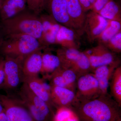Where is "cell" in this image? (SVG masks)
<instances>
[{
	"instance_id": "6da1fadb",
	"label": "cell",
	"mask_w": 121,
	"mask_h": 121,
	"mask_svg": "<svg viewBox=\"0 0 121 121\" xmlns=\"http://www.w3.org/2000/svg\"><path fill=\"white\" fill-rule=\"evenodd\" d=\"M121 107L108 94L91 100L75 101L71 109L80 121H115L121 117Z\"/></svg>"
},
{
	"instance_id": "7a4b0ae2",
	"label": "cell",
	"mask_w": 121,
	"mask_h": 121,
	"mask_svg": "<svg viewBox=\"0 0 121 121\" xmlns=\"http://www.w3.org/2000/svg\"><path fill=\"white\" fill-rule=\"evenodd\" d=\"M0 22L5 37L10 35H28L37 39L41 44L43 27L39 16L28 9Z\"/></svg>"
},
{
	"instance_id": "3957f363",
	"label": "cell",
	"mask_w": 121,
	"mask_h": 121,
	"mask_svg": "<svg viewBox=\"0 0 121 121\" xmlns=\"http://www.w3.org/2000/svg\"><path fill=\"white\" fill-rule=\"evenodd\" d=\"M46 47L37 39L26 35H10L5 37L0 48V54L24 59L29 54Z\"/></svg>"
},
{
	"instance_id": "277c9868",
	"label": "cell",
	"mask_w": 121,
	"mask_h": 121,
	"mask_svg": "<svg viewBox=\"0 0 121 121\" xmlns=\"http://www.w3.org/2000/svg\"><path fill=\"white\" fill-rule=\"evenodd\" d=\"M18 94L35 121H52L56 110L33 94L25 83Z\"/></svg>"
},
{
	"instance_id": "5b68a950",
	"label": "cell",
	"mask_w": 121,
	"mask_h": 121,
	"mask_svg": "<svg viewBox=\"0 0 121 121\" xmlns=\"http://www.w3.org/2000/svg\"><path fill=\"white\" fill-rule=\"evenodd\" d=\"M7 121H35L19 98L0 94Z\"/></svg>"
},
{
	"instance_id": "8992f818",
	"label": "cell",
	"mask_w": 121,
	"mask_h": 121,
	"mask_svg": "<svg viewBox=\"0 0 121 121\" xmlns=\"http://www.w3.org/2000/svg\"><path fill=\"white\" fill-rule=\"evenodd\" d=\"M24 59L4 56L5 78L2 89L8 91H15L23 82L22 62Z\"/></svg>"
},
{
	"instance_id": "52a82bcc",
	"label": "cell",
	"mask_w": 121,
	"mask_h": 121,
	"mask_svg": "<svg viewBox=\"0 0 121 121\" xmlns=\"http://www.w3.org/2000/svg\"><path fill=\"white\" fill-rule=\"evenodd\" d=\"M101 95L98 83L92 72L78 78L75 91L76 101L91 100Z\"/></svg>"
},
{
	"instance_id": "ba28073f",
	"label": "cell",
	"mask_w": 121,
	"mask_h": 121,
	"mask_svg": "<svg viewBox=\"0 0 121 121\" xmlns=\"http://www.w3.org/2000/svg\"><path fill=\"white\" fill-rule=\"evenodd\" d=\"M83 52L89 59L92 71L99 67L110 65L120 60L115 53L101 44L98 43L95 47L87 48Z\"/></svg>"
},
{
	"instance_id": "9c48e42d",
	"label": "cell",
	"mask_w": 121,
	"mask_h": 121,
	"mask_svg": "<svg viewBox=\"0 0 121 121\" xmlns=\"http://www.w3.org/2000/svg\"><path fill=\"white\" fill-rule=\"evenodd\" d=\"M106 19L98 13L92 11L86 13L83 27V33H86L90 43L96 41L108 24Z\"/></svg>"
},
{
	"instance_id": "30bf717a",
	"label": "cell",
	"mask_w": 121,
	"mask_h": 121,
	"mask_svg": "<svg viewBox=\"0 0 121 121\" xmlns=\"http://www.w3.org/2000/svg\"><path fill=\"white\" fill-rule=\"evenodd\" d=\"M44 9L59 23L74 29L68 13L66 0H44Z\"/></svg>"
},
{
	"instance_id": "8fae6325",
	"label": "cell",
	"mask_w": 121,
	"mask_h": 121,
	"mask_svg": "<svg viewBox=\"0 0 121 121\" xmlns=\"http://www.w3.org/2000/svg\"><path fill=\"white\" fill-rule=\"evenodd\" d=\"M50 86L51 98L56 109L61 107L71 109L76 100L75 92L67 88Z\"/></svg>"
},
{
	"instance_id": "7c38bea8",
	"label": "cell",
	"mask_w": 121,
	"mask_h": 121,
	"mask_svg": "<svg viewBox=\"0 0 121 121\" xmlns=\"http://www.w3.org/2000/svg\"><path fill=\"white\" fill-rule=\"evenodd\" d=\"M23 82L27 84L29 89L35 95L56 110L51 98L50 84L48 85L45 83L39 76L25 78Z\"/></svg>"
},
{
	"instance_id": "4fadbf2b",
	"label": "cell",
	"mask_w": 121,
	"mask_h": 121,
	"mask_svg": "<svg viewBox=\"0 0 121 121\" xmlns=\"http://www.w3.org/2000/svg\"><path fill=\"white\" fill-rule=\"evenodd\" d=\"M121 60L110 65H103L95 68L92 72L98 83L101 95L109 94L110 81L115 70L120 66Z\"/></svg>"
},
{
	"instance_id": "5bb4252c",
	"label": "cell",
	"mask_w": 121,
	"mask_h": 121,
	"mask_svg": "<svg viewBox=\"0 0 121 121\" xmlns=\"http://www.w3.org/2000/svg\"><path fill=\"white\" fill-rule=\"evenodd\" d=\"M68 13L74 29L79 35H82L86 13L83 11L79 0H66Z\"/></svg>"
},
{
	"instance_id": "9a60e30c",
	"label": "cell",
	"mask_w": 121,
	"mask_h": 121,
	"mask_svg": "<svg viewBox=\"0 0 121 121\" xmlns=\"http://www.w3.org/2000/svg\"><path fill=\"white\" fill-rule=\"evenodd\" d=\"M42 51L37 50L24 58L22 65L24 79L39 76L42 67Z\"/></svg>"
},
{
	"instance_id": "2e32d148",
	"label": "cell",
	"mask_w": 121,
	"mask_h": 121,
	"mask_svg": "<svg viewBox=\"0 0 121 121\" xmlns=\"http://www.w3.org/2000/svg\"><path fill=\"white\" fill-rule=\"evenodd\" d=\"M79 36L74 29L61 25L56 35L55 44L62 47L79 50Z\"/></svg>"
},
{
	"instance_id": "e0dca14e",
	"label": "cell",
	"mask_w": 121,
	"mask_h": 121,
	"mask_svg": "<svg viewBox=\"0 0 121 121\" xmlns=\"http://www.w3.org/2000/svg\"><path fill=\"white\" fill-rule=\"evenodd\" d=\"M26 6L24 0H5L0 8V21L15 16L25 10Z\"/></svg>"
},
{
	"instance_id": "ac0fdd59",
	"label": "cell",
	"mask_w": 121,
	"mask_h": 121,
	"mask_svg": "<svg viewBox=\"0 0 121 121\" xmlns=\"http://www.w3.org/2000/svg\"><path fill=\"white\" fill-rule=\"evenodd\" d=\"M43 50L40 73L48 78L52 73L61 66V64L59 57L56 55L52 54L48 47Z\"/></svg>"
},
{
	"instance_id": "d6986e66",
	"label": "cell",
	"mask_w": 121,
	"mask_h": 121,
	"mask_svg": "<svg viewBox=\"0 0 121 121\" xmlns=\"http://www.w3.org/2000/svg\"><path fill=\"white\" fill-rule=\"evenodd\" d=\"M78 49L60 47L56 50V55L60 60L61 66L70 69L82 53Z\"/></svg>"
},
{
	"instance_id": "ffe728a7",
	"label": "cell",
	"mask_w": 121,
	"mask_h": 121,
	"mask_svg": "<svg viewBox=\"0 0 121 121\" xmlns=\"http://www.w3.org/2000/svg\"><path fill=\"white\" fill-rule=\"evenodd\" d=\"M110 95L121 107V66L115 70L110 81Z\"/></svg>"
},
{
	"instance_id": "44dd1931",
	"label": "cell",
	"mask_w": 121,
	"mask_h": 121,
	"mask_svg": "<svg viewBox=\"0 0 121 121\" xmlns=\"http://www.w3.org/2000/svg\"><path fill=\"white\" fill-rule=\"evenodd\" d=\"M121 31V21L109 20L103 31L96 41L98 43L104 45L115 35Z\"/></svg>"
},
{
	"instance_id": "7402d4cb",
	"label": "cell",
	"mask_w": 121,
	"mask_h": 121,
	"mask_svg": "<svg viewBox=\"0 0 121 121\" xmlns=\"http://www.w3.org/2000/svg\"><path fill=\"white\" fill-rule=\"evenodd\" d=\"M98 13L106 20L121 21V8L113 0L110 1Z\"/></svg>"
},
{
	"instance_id": "603a6c76",
	"label": "cell",
	"mask_w": 121,
	"mask_h": 121,
	"mask_svg": "<svg viewBox=\"0 0 121 121\" xmlns=\"http://www.w3.org/2000/svg\"><path fill=\"white\" fill-rule=\"evenodd\" d=\"M70 69L75 73L78 78L81 76L92 71L89 59L83 52Z\"/></svg>"
},
{
	"instance_id": "cb8c5ba5",
	"label": "cell",
	"mask_w": 121,
	"mask_h": 121,
	"mask_svg": "<svg viewBox=\"0 0 121 121\" xmlns=\"http://www.w3.org/2000/svg\"><path fill=\"white\" fill-rule=\"evenodd\" d=\"M52 121H80L77 115L72 109L67 107L56 109Z\"/></svg>"
},
{
	"instance_id": "d4e9b609",
	"label": "cell",
	"mask_w": 121,
	"mask_h": 121,
	"mask_svg": "<svg viewBox=\"0 0 121 121\" xmlns=\"http://www.w3.org/2000/svg\"><path fill=\"white\" fill-rule=\"evenodd\" d=\"M59 70L66 83L68 89L75 92L78 77L72 69L64 68L60 66Z\"/></svg>"
},
{
	"instance_id": "484cf974",
	"label": "cell",
	"mask_w": 121,
	"mask_h": 121,
	"mask_svg": "<svg viewBox=\"0 0 121 121\" xmlns=\"http://www.w3.org/2000/svg\"><path fill=\"white\" fill-rule=\"evenodd\" d=\"M104 45L114 53H120L121 52V31L113 36Z\"/></svg>"
},
{
	"instance_id": "4316f807",
	"label": "cell",
	"mask_w": 121,
	"mask_h": 121,
	"mask_svg": "<svg viewBox=\"0 0 121 121\" xmlns=\"http://www.w3.org/2000/svg\"><path fill=\"white\" fill-rule=\"evenodd\" d=\"M111 0H96L91 11L98 13L108 2Z\"/></svg>"
},
{
	"instance_id": "83f0119b",
	"label": "cell",
	"mask_w": 121,
	"mask_h": 121,
	"mask_svg": "<svg viewBox=\"0 0 121 121\" xmlns=\"http://www.w3.org/2000/svg\"><path fill=\"white\" fill-rule=\"evenodd\" d=\"M95 0H79L83 10L85 13L91 11Z\"/></svg>"
},
{
	"instance_id": "f1b7e54d",
	"label": "cell",
	"mask_w": 121,
	"mask_h": 121,
	"mask_svg": "<svg viewBox=\"0 0 121 121\" xmlns=\"http://www.w3.org/2000/svg\"><path fill=\"white\" fill-rule=\"evenodd\" d=\"M5 74L4 70V57L0 59V89H2L4 84Z\"/></svg>"
},
{
	"instance_id": "f546056e",
	"label": "cell",
	"mask_w": 121,
	"mask_h": 121,
	"mask_svg": "<svg viewBox=\"0 0 121 121\" xmlns=\"http://www.w3.org/2000/svg\"><path fill=\"white\" fill-rule=\"evenodd\" d=\"M44 0H34L35 7V14L39 15L44 10Z\"/></svg>"
},
{
	"instance_id": "4dcf8cb0",
	"label": "cell",
	"mask_w": 121,
	"mask_h": 121,
	"mask_svg": "<svg viewBox=\"0 0 121 121\" xmlns=\"http://www.w3.org/2000/svg\"><path fill=\"white\" fill-rule=\"evenodd\" d=\"M26 2L28 8L30 11L35 13V7L34 0H24Z\"/></svg>"
},
{
	"instance_id": "1f68e13d",
	"label": "cell",
	"mask_w": 121,
	"mask_h": 121,
	"mask_svg": "<svg viewBox=\"0 0 121 121\" xmlns=\"http://www.w3.org/2000/svg\"><path fill=\"white\" fill-rule=\"evenodd\" d=\"M5 39V36L3 28L0 22V48Z\"/></svg>"
},
{
	"instance_id": "d6a6232c",
	"label": "cell",
	"mask_w": 121,
	"mask_h": 121,
	"mask_svg": "<svg viewBox=\"0 0 121 121\" xmlns=\"http://www.w3.org/2000/svg\"><path fill=\"white\" fill-rule=\"evenodd\" d=\"M0 121H7L4 111L0 113Z\"/></svg>"
},
{
	"instance_id": "836d02e7",
	"label": "cell",
	"mask_w": 121,
	"mask_h": 121,
	"mask_svg": "<svg viewBox=\"0 0 121 121\" xmlns=\"http://www.w3.org/2000/svg\"><path fill=\"white\" fill-rule=\"evenodd\" d=\"M4 111V107L2 106V104L0 102V113Z\"/></svg>"
},
{
	"instance_id": "e575fe53",
	"label": "cell",
	"mask_w": 121,
	"mask_h": 121,
	"mask_svg": "<svg viewBox=\"0 0 121 121\" xmlns=\"http://www.w3.org/2000/svg\"><path fill=\"white\" fill-rule=\"evenodd\" d=\"M4 0H0V8L1 6H2V4H3Z\"/></svg>"
},
{
	"instance_id": "d590c367",
	"label": "cell",
	"mask_w": 121,
	"mask_h": 121,
	"mask_svg": "<svg viewBox=\"0 0 121 121\" xmlns=\"http://www.w3.org/2000/svg\"><path fill=\"white\" fill-rule=\"evenodd\" d=\"M115 121H121V117L118 118Z\"/></svg>"
},
{
	"instance_id": "8d00e7d4",
	"label": "cell",
	"mask_w": 121,
	"mask_h": 121,
	"mask_svg": "<svg viewBox=\"0 0 121 121\" xmlns=\"http://www.w3.org/2000/svg\"><path fill=\"white\" fill-rule=\"evenodd\" d=\"M1 58V57H0V58Z\"/></svg>"
},
{
	"instance_id": "74e56055",
	"label": "cell",
	"mask_w": 121,
	"mask_h": 121,
	"mask_svg": "<svg viewBox=\"0 0 121 121\" xmlns=\"http://www.w3.org/2000/svg\"><path fill=\"white\" fill-rule=\"evenodd\" d=\"M95 0V1H96V0Z\"/></svg>"
}]
</instances>
